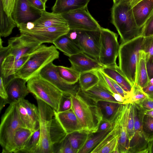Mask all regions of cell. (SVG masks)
<instances>
[{
  "label": "cell",
  "instance_id": "cell-17",
  "mask_svg": "<svg viewBox=\"0 0 153 153\" xmlns=\"http://www.w3.org/2000/svg\"><path fill=\"white\" fill-rule=\"evenodd\" d=\"M131 103L123 104L118 115V148L119 153H128L130 143L127 125Z\"/></svg>",
  "mask_w": 153,
  "mask_h": 153
},
{
  "label": "cell",
  "instance_id": "cell-21",
  "mask_svg": "<svg viewBox=\"0 0 153 153\" xmlns=\"http://www.w3.org/2000/svg\"><path fill=\"white\" fill-rule=\"evenodd\" d=\"M30 22L32 26L37 27L68 26L66 20L61 14L53 12L49 13L46 11L42 12L38 19L33 22Z\"/></svg>",
  "mask_w": 153,
  "mask_h": 153
},
{
  "label": "cell",
  "instance_id": "cell-57",
  "mask_svg": "<svg viewBox=\"0 0 153 153\" xmlns=\"http://www.w3.org/2000/svg\"><path fill=\"white\" fill-rule=\"evenodd\" d=\"M141 0H134L131 3V5L132 7H133L134 5H135L136 4L139 2V1H141Z\"/></svg>",
  "mask_w": 153,
  "mask_h": 153
},
{
  "label": "cell",
  "instance_id": "cell-30",
  "mask_svg": "<svg viewBox=\"0 0 153 153\" xmlns=\"http://www.w3.org/2000/svg\"><path fill=\"white\" fill-rule=\"evenodd\" d=\"M114 125V122L112 127L106 130L90 132L85 143L78 153H91L93 150L112 130Z\"/></svg>",
  "mask_w": 153,
  "mask_h": 153
},
{
  "label": "cell",
  "instance_id": "cell-36",
  "mask_svg": "<svg viewBox=\"0 0 153 153\" xmlns=\"http://www.w3.org/2000/svg\"><path fill=\"white\" fill-rule=\"evenodd\" d=\"M31 120L35 130L39 128V116L38 108L33 104L25 99H20Z\"/></svg>",
  "mask_w": 153,
  "mask_h": 153
},
{
  "label": "cell",
  "instance_id": "cell-55",
  "mask_svg": "<svg viewBox=\"0 0 153 153\" xmlns=\"http://www.w3.org/2000/svg\"><path fill=\"white\" fill-rule=\"evenodd\" d=\"M142 88L149 97L153 99V85L148 84Z\"/></svg>",
  "mask_w": 153,
  "mask_h": 153
},
{
  "label": "cell",
  "instance_id": "cell-48",
  "mask_svg": "<svg viewBox=\"0 0 153 153\" xmlns=\"http://www.w3.org/2000/svg\"><path fill=\"white\" fill-rule=\"evenodd\" d=\"M16 0H0L4 9L8 16H11Z\"/></svg>",
  "mask_w": 153,
  "mask_h": 153
},
{
  "label": "cell",
  "instance_id": "cell-37",
  "mask_svg": "<svg viewBox=\"0 0 153 153\" xmlns=\"http://www.w3.org/2000/svg\"><path fill=\"white\" fill-rule=\"evenodd\" d=\"M40 137L39 128L35 130L23 148L18 153H35Z\"/></svg>",
  "mask_w": 153,
  "mask_h": 153
},
{
  "label": "cell",
  "instance_id": "cell-3",
  "mask_svg": "<svg viewBox=\"0 0 153 153\" xmlns=\"http://www.w3.org/2000/svg\"><path fill=\"white\" fill-rule=\"evenodd\" d=\"M144 39L141 35L120 45L118 67L132 87L136 83L137 63Z\"/></svg>",
  "mask_w": 153,
  "mask_h": 153
},
{
  "label": "cell",
  "instance_id": "cell-10",
  "mask_svg": "<svg viewBox=\"0 0 153 153\" xmlns=\"http://www.w3.org/2000/svg\"><path fill=\"white\" fill-rule=\"evenodd\" d=\"M21 33L32 37L42 44L52 43L60 36L68 33L70 29L68 26L53 27H37L32 26L30 22L22 24L18 27Z\"/></svg>",
  "mask_w": 153,
  "mask_h": 153
},
{
  "label": "cell",
  "instance_id": "cell-27",
  "mask_svg": "<svg viewBox=\"0 0 153 153\" xmlns=\"http://www.w3.org/2000/svg\"><path fill=\"white\" fill-rule=\"evenodd\" d=\"M53 44L57 49L68 56L82 52L74 42L67 34L59 37Z\"/></svg>",
  "mask_w": 153,
  "mask_h": 153
},
{
  "label": "cell",
  "instance_id": "cell-6",
  "mask_svg": "<svg viewBox=\"0 0 153 153\" xmlns=\"http://www.w3.org/2000/svg\"><path fill=\"white\" fill-rule=\"evenodd\" d=\"M27 85L35 98L45 102L57 111L62 93L59 89L39 75L27 81Z\"/></svg>",
  "mask_w": 153,
  "mask_h": 153
},
{
  "label": "cell",
  "instance_id": "cell-41",
  "mask_svg": "<svg viewBox=\"0 0 153 153\" xmlns=\"http://www.w3.org/2000/svg\"><path fill=\"white\" fill-rule=\"evenodd\" d=\"M53 146H56V148L53 149L54 153H76L72 148L67 136L60 143Z\"/></svg>",
  "mask_w": 153,
  "mask_h": 153
},
{
  "label": "cell",
  "instance_id": "cell-24",
  "mask_svg": "<svg viewBox=\"0 0 153 153\" xmlns=\"http://www.w3.org/2000/svg\"><path fill=\"white\" fill-rule=\"evenodd\" d=\"M99 109L102 120L114 122L123 104L107 101H99L95 102Z\"/></svg>",
  "mask_w": 153,
  "mask_h": 153
},
{
  "label": "cell",
  "instance_id": "cell-39",
  "mask_svg": "<svg viewBox=\"0 0 153 153\" xmlns=\"http://www.w3.org/2000/svg\"><path fill=\"white\" fill-rule=\"evenodd\" d=\"M133 94L131 103L138 105L148 97L142 88L136 83L132 87Z\"/></svg>",
  "mask_w": 153,
  "mask_h": 153
},
{
  "label": "cell",
  "instance_id": "cell-12",
  "mask_svg": "<svg viewBox=\"0 0 153 153\" xmlns=\"http://www.w3.org/2000/svg\"><path fill=\"white\" fill-rule=\"evenodd\" d=\"M133 105L134 118V134L130 143L128 153H148V139L143 129V120L145 115L143 110L138 106Z\"/></svg>",
  "mask_w": 153,
  "mask_h": 153
},
{
  "label": "cell",
  "instance_id": "cell-9",
  "mask_svg": "<svg viewBox=\"0 0 153 153\" xmlns=\"http://www.w3.org/2000/svg\"><path fill=\"white\" fill-rule=\"evenodd\" d=\"M67 34L74 42L82 52L99 61L100 30H70Z\"/></svg>",
  "mask_w": 153,
  "mask_h": 153
},
{
  "label": "cell",
  "instance_id": "cell-23",
  "mask_svg": "<svg viewBox=\"0 0 153 153\" xmlns=\"http://www.w3.org/2000/svg\"><path fill=\"white\" fill-rule=\"evenodd\" d=\"M132 8L137 25L143 27L146 21L153 13V0H141Z\"/></svg>",
  "mask_w": 153,
  "mask_h": 153
},
{
  "label": "cell",
  "instance_id": "cell-2",
  "mask_svg": "<svg viewBox=\"0 0 153 153\" xmlns=\"http://www.w3.org/2000/svg\"><path fill=\"white\" fill-rule=\"evenodd\" d=\"M59 54L54 45L47 46L42 44L31 54L28 59L13 75L27 82L39 75L45 66L59 58Z\"/></svg>",
  "mask_w": 153,
  "mask_h": 153
},
{
  "label": "cell",
  "instance_id": "cell-25",
  "mask_svg": "<svg viewBox=\"0 0 153 153\" xmlns=\"http://www.w3.org/2000/svg\"><path fill=\"white\" fill-rule=\"evenodd\" d=\"M90 0H56L52 12L62 14L87 7Z\"/></svg>",
  "mask_w": 153,
  "mask_h": 153
},
{
  "label": "cell",
  "instance_id": "cell-34",
  "mask_svg": "<svg viewBox=\"0 0 153 153\" xmlns=\"http://www.w3.org/2000/svg\"><path fill=\"white\" fill-rule=\"evenodd\" d=\"M90 132L85 130L76 131L67 134L71 145L76 153H78L85 143Z\"/></svg>",
  "mask_w": 153,
  "mask_h": 153
},
{
  "label": "cell",
  "instance_id": "cell-54",
  "mask_svg": "<svg viewBox=\"0 0 153 153\" xmlns=\"http://www.w3.org/2000/svg\"><path fill=\"white\" fill-rule=\"evenodd\" d=\"M146 68L149 79L153 78V59L146 61Z\"/></svg>",
  "mask_w": 153,
  "mask_h": 153
},
{
  "label": "cell",
  "instance_id": "cell-20",
  "mask_svg": "<svg viewBox=\"0 0 153 153\" xmlns=\"http://www.w3.org/2000/svg\"><path fill=\"white\" fill-rule=\"evenodd\" d=\"M55 117L67 134L83 129L76 115L72 109L60 112L55 111Z\"/></svg>",
  "mask_w": 153,
  "mask_h": 153
},
{
  "label": "cell",
  "instance_id": "cell-56",
  "mask_svg": "<svg viewBox=\"0 0 153 153\" xmlns=\"http://www.w3.org/2000/svg\"><path fill=\"white\" fill-rule=\"evenodd\" d=\"M145 115L150 116L153 118V110H143Z\"/></svg>",
  "mask_w": 153,
  "mask_h": 153
},
{
  "label": "cell",
  "instance_id": "cell-32",
  "mask_svg": "<svg viewBox=\"0 0 153 153\" xmlns=\"http://www.w3.org/2000/svg\"><path fill=\"white\" fill-rule=\"evenodd\" d=\"M98 70H93L80 74L79 83L82 91H85L97 84L99 80Z\"/></svg>",
  "mask_w": 153,
  "mask_h": 153
},
{
  "label": "cell",
  "instance_id": "cell-50",
  "mask_svg": "<svg viewBox=\"0 0 153 153\" xmlns=\"http://www.w3.org/2000/svg\"><path fill=\"white\" fill-rule=\"evenodd\" d=\"M135 105L139 106L143 110H153V99L148 97L139 104Z\"/></svg>",
  "mask_w": 153,
  "mask_h": 153
},
{
  "label": "cell",
  "instance_id": "cell-13",
  "mask_svg": "<svg viewBox=\"0 0 153 153\" xmlns=\"http://www.w3.org/2000/svg\"><path fill=\"white\" fill-rule=\"evenodd\" d=\"M7 95L6 100H0V110L7 104H10L25 98L30 93L26 80L13 75L3 81Z\"/></svg>",
  "mask_w": 153,
  "mask_h": 153
},
{
  "label": "cell",
  "instance_id": "cell-40",
  "mask_svg": "<svg viewBox=\"0 0 153 153\" xmlns=\"http://www.w3.org/2000/svg\"><path fill=\"white\" fill-rule=\"evenodd\" d=\"M72 94L62 93L57 112L65 111L72 108Z\"/></svg>",
  "mask_w": 153,
  "mask_h": 153
},
{
  "label": "cell",
  "instance_id": "cell-45",
  "mask_svg": "<svg viewBox=\"0 0 153 153\" xmlns=\"http://www.w3.org/2000/svg\"><path fill=\"white\" fill-rule=\"evenodd\" d=\"M118 136L107 143L99 152L98 153H113L118 144Z\"/></svg>",
  "mask_w": 153,
  "mask_h": 153
},
{
  "label": "cell",
  "instance_id": "cell-43",
  "mask_svg": "<svg viewBox=\"0 0 153 153\" xmlns=\"http://www.w3.org/2000/svg\"><path fill=\"white\" fill-rule=\"evenodd\" d=\"M134 106L131 103L127 125L128 137L130 143L134 136Z\"/></svg>",
  "mask_w": 153,
  "mask_h": 153
},
{
  "label": "cell",
  "instance_id": "cell-46",
  "mask_svg": "<svg viewBox=\"0 0 153 153\" xmlns=\"http://www.w3.org/2000/svg\"><path fill=\"white\" fill-rule=\"evenodd\" d=\"M142 36L145 37L153 36V13L143 25Z\"/></svg>",
  "mask_w": 153,
  "mask_h": 153
},
{
  "label": "cell",
  "instance_id": "cell-26",
  "mask_svg": "<svg viewBox=\"0 0 153 153\" xmlns=\"http://www.w3.org/2000/svg\"><path fill=\"white\" fill-rule=\"evenodd\" d=\"M100 70L108 77L116 82L125 91L130 92L132 91V87L121 73L118 66H104Z\"/></svg>",
  "mask_w": 153,
  "mask_h": 153
},
{
  "label": "cell",
  "instance_id": "cell-19",
  "mask_svg": "<svg viewBox=\"0 0 153 153\" xmlns=\"http://www.w3.org/2000/svg\"><path fill=\"white\" fill-rule=\"evenodd\" d=\"M68 57L71 67L80 74L93 70H101L104 66L98 60L83 52Z\"/></svg>",
  "mask_w": 153,
  "mask_h": 153
},
{
  "label": "cell",
  "instance_id": "cell-8",
  "mask_svg": "<svg viewBox=\"0 0 153 153\" xmlns=\"http://www.w3.org/2000/svg\"><path fill=\"white\" fill-rule=\"evenodd\" d=\"M99 61L104 66L116 67L120 45L118 35L110 30L101 27Z\"/></svg>",
  "mask_w": 153,
  "mask_h": 153
},
{
  "label": "cell",
  "instance_id": "cell-16",
  "mask_svg": "<svg viewBox=\"0 0 153 153\" xmlns=\"http://www.w3.org/2000/svg\"><path fill=\"white\" fill-rule=\"evenodd\" d=\"M98 71L100 77L98 83L85 91H82L80 88L79 92L95 103L99 101L119 102L117 101L113 97V93L106 85L100 70H98Z\"/></svg>",
  "mask_w": 153,
  "mask_h": 153
},
{
  "label": "cell",
  "instance_id": "cell-44",
  "mask_svg": "<svg viewBox=\"0 0 153 153\" xmlns=\"http://www.w3.org/2000/svg\"><path fill=\"white\" fill-rule=\"evenodd\" d=\"M142 126L143 132L148 141L149 137L153 134V118L145 115L143 120Z\"/></svg>",
  "mask_w": 153,
  "mask_h": 153
},
{
  "label": "cell",
  "instance_id": "cell-38",
  "mask_svg": "<svg viewBox=\"0 0 153 153\" xmlns=\"http://www.w3.org/2000/svg\"><path fill=\"white\" fill-rule=\"evenodd\" d=\"M18 108L21 119L25 127L34 132L35 130L33 124L21 100L18 101Z\"/></svg>",
  "mask_w": 153,
  "mask_h": 153
},
{
  "label": "cell",
  "instance_id": "cell-49",
  "mask_svg": "<svg viewBox=\"0 0 153 153\" xmlns=\"http://www.w3.org/2000/svg\"><path fill=\"white\" fill-rule=\"evenodd\" d=\"M3 41L1 38L0 39V65L4 59L10 53L11 48L8 45L7 47H3L2 45Z\"/></svg>",
  "mask_w": 153,
  "mask_h": 153
},
{
  "label": "cell",
  "instance_id": "cell-31",
  "mask_svg": "<svg viewBox=\"0 0 153 153\" xmlns=\"http://www.w3.org/2000/svg\"><path fill=\"white\" fill-rule=\"evenodd\" d=\"M17 27L12 16H8L4 11L0 1V35L6 37L12 33L13 29Z\"/></svg>",
  "mask_w": 153,
  "mask_h": 153
},
{
  "label": "cell",
  "instance_id": "cell-42",
  "mask_svg": "<svg viewBox=\"0 0 153 153\" xmlns=\"http://www.w3.org/2000/svg\"><path fill=\"white\" fill-rule=\"evenodd\" d=\"M143 50L146 54V61L153 59V36L144 37Z\"/></svg>",
  "mask_w": 153,
  "mask_h": 153
},
{
  "label": "cell",
  "instance_id": "cell-47",
  "mask_svg": "<svg viewBox=\"0 0 153 153\" xmlns=\"http://www.w3.org/2000/svg\"><path fill=\"white\" fill-rule=\"evenodd\" d=\"M29 5L33 8L41 12L46 11V6L40 0H26Z\"/></svg>",
  "mask_w": 153,
  "mask_h": 153
},
{
  "label": "cell",
  "instance_id": "cell-1",
  "mask_svg": "<svg viewBox=\"0 0 153 153\" xmlns=\"http://www.w3.org/2000/svg\"><path fill=\"white\" fill-rule=\"evenodd\" d=\"M130 3L120 0L114 3L111 9V23L120 36L121 43L142 35L143 27H138Z\"/></svg>",
  "mask_w": 153,
  "mask_h": 153
},
{
  "label": "cell",
  "instance_id": "cell-18",
  "mask_svg": "<svg viewBox=\"0 0 153 153\" xmlns=\"http://www.w3.org/2000/svg\"><path fill=\"white\" fill-rule=\"evenodd\" d=\"M41 13L30 7L26 0H16L11 16L18 27L21 24L34 21Z\"/></svg>",
  "mask_w": 153,
  "mask_h": 153
},
{
  "label": "cell",
  "instance_id": "cell-5",
  "mask_svg": "<svg viewBox=\"0 0 153 153\" xmlns=\"http://www.w3.org/2000/svg\"><path fill=\"white\" fill-rule=\"evenodd\" d=\"M18 101L10 104L2 115L0 125V144L2 153H11L13 137L16 130L25 127L20 118Z\"/></svg>",
  "mask_w": 153,
  "mask_h": 153
},
{
  "label": "cell",
  "instance_id": "cell-15",
  "mask_svg": "<svg viewBox=\"0 0 153 153\" xmlns=\"http://www.w3.org/2000/svg\"><path fill=\"white\" fill-rule=\"evenodd\" d=\"M39 75L51 83L62 93L75 95L78 93L80 89L79 82L70 84L63 80L59 75L56 69V65L54 64L53 62L43 68Z\"/></svg>",
  "mask_w": 153,
  "mask_h": 153
},
{
  "label": "cell",
  "instance_id": "cell-60",
  "mask_svg": "<svg viewBox=\"0 0 153 153\" xmlns=\"http://www.w3.org/2000/svg\"><path fill=\"white\" fill-rule=\"evenodd\" d=\"M113 0L114 3H116L118 2V1H120V0Z\"/></svg>",
  "mask_w": 153,
  "mask_h": 153
},
{
  "label": "cell",
  "instance_id": "cell-22",
  "mask_svg": "<svg viewBox=\"0 0 153 153\" xmlns=\"http://www.w3.org/2000/svg\"><path fill=\"white\" fill-rule=\"evenodd\" d=\"M32 53L25 55L16 61L12 55H9L7 56L0 65V76L3 81L14 75L28 59Z\"/></svg>",
  "mask_w": 153,
  "mask_h": 153
},
{
  "label": "cell",
  "instance_id": "cell-51",
  "mask_svg": "<svg viewBox=\"0 0 153 153\" xmlns=\"http://www.w3.org/2000/svg\"><path fill=\"white\" fill-rule=\"evenodd\" d=\"M114 122V121L113 122H111L102 120L99 124L97 131H101L108 129L113 126Z\"/></svg>",
  "mask_w": 153,
  "mask_h": 153
},
{
  "label": "cell",
  "instance_id": "cell-29",
  "mask_svg": "<svg viewBox=\"0 0 153 153\" xmlns=\"http://www.w3.org/2000/svg\"><path fill=\"white\" fill-rule=\"evenodd\" d=\"M33 132L25 127L19 128L14 135L11 153H18L22 149Z\"/></svg>",
  "mask_w": 153,
  "mask_h": 153
},
{
  "label": "cell",
  "instance_id": "cell-52",
  "mask_svg": "<svg viewBox=\"0 0 153 153\" xmlns=\"http://www.w3.org/2000/svg\"><path fill=\"white\" fill-rule=\"evenodd\" d=\"M0 100H7L8 97L3 79L1 76L0 77Z\"/></svg>",
  "mask_w": 153,
  "mask_h": 153
},
{
  "label": "cell",
  "instance_id": "cell-33",
  "mask_svg": "<svg viewBox=\"0 0 153 153\" xmlns=\"http://www.w3.org/2000/svg\"><path fill=\"white\" fill-rule=\"evenodd\" d=\"M50 134L51 142L53 145L60 143L68 134L55 116L51 123Z\"/></svg>",
  "mask_w": 153,
  "mask_h": 153
},
{
  "label": "cell",
  "instance_id": "cell-58",
  "mask_svg": "<svg viewBox=\"0 0 153 153\" xmlns=\"http://www.w3.org/2000/svg\"><path fill=\"white\" fill-rule=\"evenodd\" d=\"M125 1H126V2L129 3L131 4V3L134 0H124Z\"/></svg>",
  "mask_w": 153,
  "mask_h": 153
},
{
  "label": "cell",
  "instance_id": "cell-28",
  "mask_svg": "<svg viewBox=\"0 0 153 153\" xmlns=\"http://www.w3.org/2000/svg\"><path fill=\"white\" fill-rule=\"evenodd\" d=\"M149 80L146 68V55L141 50L137 63L136 83L143 88L148 84Z\"/></svg>",
  "mask_w": 153,
  "mask_h": 153
},
{
  "label": "cell",
  "instance_id": "cell-7",
  "mask_svg": "<svg viewBox=\"0 0 153 153\" xmlns=\"http://www.w3.org/2000/svg\"><path fill=\"white\" fill-rule=\"evenodd\" d=\"M36 99L39 116L40 137L35 153H54L50 129L52 120L55 116V110L45 102Z\"/></svg>",
  "mask_w": 153,
  "mask_h": 153
},
{
  "label": "cell",
  "instance_id": "cell-11",
  "mask_svg": "<svg viewBox=\"0 0 153 153\" xmlns=\"http://www.w3.org/2000/svg\"><path fill=\"white\" fill-rule=\"evenodd\" d=\"M61 14L70 30L96 31L102 27L91 15L87 7Z\"/></svg>",
  "mask_w": 153,
  "mask_h": 153
},
{
  "label": "cell",
  "instance_id": "cell-14",
  "mask_svg": "<svg viewBox=\"0 0 153 153\" xmlns=\"http://www.w3.org/2000/svg\"><path fill=\"white\" fill-rule=\"evenodd\" d=\"M8 43L11 48L9 55L13 56L15 61L25 55L32 53L42 44L32 37L23 33L10 38Z\"/></svg>",
  "mask_w": 153,
  "mask_h": 153
},
{
  "label": "cell",
  "instance_id": "cell-59",
  "mask_svg": "<svg viewBox=\"0 0 153 153\" xmlns=\"http://www.w3.org/2000/svg\"><path fill=\"white\" fill-rule=\"evenodd\" d=\"M41 1L44 3L45 4L46 2L48 0H40Z\"/></svg>",
  "mask_w": 153,
  "mask_h": 153
},
{
  "label": "cell",
  "instance_id": "cell-35",
  "mask_svg": "<svg viewBox=\"0 0 153 153\" xmlns=\"http://www.w3.org/2000/svg\"><path fill=\"white\" fill-rule=\"evenodd\" d=\"M56 69L60 77L67 83L75 84L78 82L80 74L71 67L56 66Z\"/></svg>",
  "mask_w": 153,
  "mask_h": 153
},
{
  "label": "cell",
  "instance_id": "cell-53",
  "mask_svg": "<svg viewBox=\"0 0 153 153\" xmlns=\"http://www.w3.org/2000/svg\"><path fill=\"white\" fill-rule=\"evenodd\" d=\"M100 71L106 85L111 92L113 94L118 93L112 85L109 78L102 71Z\"/></svg>",
  "mask_w": 153,
  "mask_h": 153
},
{
  "label": "cell",
  "instance_id": "cell-4",
  "mask_svg": "<svg viewBox=\"0 0 153 153\" xmlns=\"http://www.w3.org/2000/svg\"><path fill=\"white\" fill-rule=\"evenodd\" d=\"M73 111L82 126L83 129L90 132H96L102 120L95 103L79 92L72 95Z\"/></svg>",
  "mask_w": 153,
  "mask_h": 153
}]
</instances>
